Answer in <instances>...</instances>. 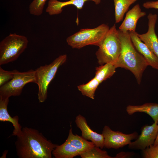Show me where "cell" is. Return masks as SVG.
I'll list each match as a JSON object with an SVG mask.
<instances>
[{"mask_svg":"<svg viewBox=\"0 0 158 158\" xmlns=\"http://www.w3.org/2000/svg\"><path fill=\"white\" fill-rule=\"evenodd\" d=\"M19 158H51L53 150L58 145L48 140L35 129L24 127L17 136L15 142Z\"/></svg>","mask_w":158,"mask_h":158,"instance_id":"cell-1","label":"cell"},{"mask_svg":"<svg viewBox=\"0 0 158 158\" xmlns=\"http://www.w3.org/2000/svg\"><path fill=\"white\" fill-rule=\"evenodd\" d=\"M121 44V52L116 63L117 68H123L134 75L138 84H140L143 73L148 64L144 57L136 49L129 32L123 33L118 30Z\"/></svg>","mask_w":158,"mask_h":158,"instance_id":"cell-2","label":"cell"},{"mask_svg":"<svg viewBox=\"0 0 158 158\" xmlns=\"http://www.w3.org/2000/svg\"><path fill=\"white\" fill-rule=\"evenodd\" d=\"M96 53L98 63L101 66L109 63H116L121 51L118 30L115 24L110 28Z\"/></svg>","mask_w":158,"mask_h":158,"instance_id":"cell-3","label":"cell"},{"mask_svg":"<svg viewBox=\"0 0 158 158\" xmlns=\"http://www.w3.org/2000/svg\"><path fill=\"white\" fill-rule=\"evenodd\" d=\"M109 29L107 25L102 24L93 28L81 29L68 37L66 42L73 48L79 49L88 45L99 47Z\"/></svg>","mask_w":158,"mask_h":158,"instance_id":"cell-4","label":"cell"},{"mask_svg":"<svg viewBox=\"0 0 158 158\" xmlns=\"http://www.w3.org/2000/svg\"><path fill=\"white\" fill-rule=\"evenodd\" d=\"M28 42L26 37L16 33L6 36L0 43V65L16 60L26 48Z\"/></svg>","mask_w":158,"mask_h":158,"instance_id":"cell-5","label":"cell"},{"mask_svg":"<svg viewBox=\"0 0 158 158\" xmlns=\"http://www.w3.org/2000/svg\"><path fill=\"white\" fill-rule=\"evenodd\" d=\"M67 58L66 54L60 55L51 63L41 66L35 70L36 84L38 87V97L40 102L46 100L49 85L59 68L65 62Z\"/></svg>","mask_w":158,"mask_h":158,"instance_id":"cell-6","label":"cell"},{"mask_svg":"<svg viewBox=\"0 0 158 158\" xmlns=\"http://www.w3.org/2000/svg\"><path fill=\"white\" fill-rule=\"evenodd\" d=\"M14 70L13 78L0 87V97L9 98L11 96H18L26 84L30 83H36L35 70H30L24 72Z\"/></svg>","mask_w":158,"mask_h":158,"instance_id":"cell-7","label":"cell"},{"mask_svg":"<svg viewBox=\"0 0 158 158\" xmlns=\"http://www.w3.org/2000/svg\"><path fill=\"white\" fill-rule=\"evenodd\" d=\"M102 134L104 138V147L116 149L128 145L132 140L136 139L139 136L135 131L125 134L119 131H113L107 126H104Z\"/></svg>","mask_w":158,"mask_h":158,"instance_id":"cell-8","label":"cell"},{"mask_svg":"<svg viewBox=\"0 0 158 158\" xmlns=\"http://www.w3.org/2000/svg\"><path fill=\"white\" fill-rule=\"evenodd\" d=\"M158 133V124L154 122L152 125L142 127L141 133L137 138L128 145V148L134 150H141L154 144Z\"/></svg>","mask_w":158,"mask_h":158,"instance_id":"cell-9","label":"cell"},{"mask_svg":"<svg viewBox=\"0 0 158 158\" xmlns=\"http://www.w3.org/2000/svg\"><path fill=\"white\" fill-rule=\"evenodd\" d=\"M148 30L143 34L137 33L138 37L158 58V38L155 32L157 16L150 13L147 16Z\"/></svg>","mask_w":158,"mask_h":158,"instance_id":"cell-10","label":"cell"},{"mask_svg":"<svg viewBox=\"0 0 158 158\" xmlns=\"http://www.w3.org/2000/svg\"><path fill=\"white\" fill-rule=\"evenodd\" d=\"M75 123L81 130L82 136L87 140H91L95 145L102 149L104 147V138L100 134L93 130L87 124L85 118L80 114L75 117Z\"/></svg>","mask_w":158,"mask_h":158,"instance_id":"cell-11","label":"cell"},{"mask_svg":"<svg viewBox=\"0 0 158 158\" xmlns=\"http://www.w3.org/2000/svg\"><path fill=\"white\" fill-rule=\"evenodd\" d=\"M132 42L137 51L145 59L149 66L158 70V58L138 37L136 32H129Z\"/></svg>","mask_w":158,"mask_h":158,"instance_id":"cell-12","label":"cell"},{"mask_svg":"<svg viewBox=\"0 0 158 158\" xmlns=\"http://www.w3.org/2000/svg\"><path fill=\"white\" fill-rule=\"evenodd\" d=\"M146 15L145 12L141 11L139 4L135 5L128 11L118 30L125 33L127 32H136V28L138 20Z\"/></svg>","mask_w":158,"mask_h":158,"instance_id":"cell-13","label":"cell"},{"mask_svg":"<svg viewBox=\"0 0 158 158\" xmlns=\"http://www.w3.org/2000/svg\"><path fill=\"white\" fill-rule=\"evenodd\" d=\"M91 1L96 5L99 4L101 0H70L61 2L58 0H49L46 11L50 16L58 15L63 11V8L69 5H73L78 9H82L86 1Z\"/></svg>","mask_w":158,"mask_h":158,"instance_id":"cell-14","label":"cell"},{"mask_svg":"<svg viewBox=\"0 0 158 158\" xmlns=\"http://www.w3.org/2000/svg\"><path fill=\"white\" fill-rule=\"evenodd\" d=\"M9 102V98L0 97V121L11 123L14 127L12 135L17 136L21 133L22 127L18 123V116L12 117L9 114L7 109Z\"/></svg>","mask_w":158,"mask_h":158,"instance_id":"cell-15","label":"cell"},{"mask_svg":"<svg viewBox=\"0 0 158 158\" xmlns=\"http://www.w3.org/2000/svg\"><path fill=\"white\" fill-rule=\"evenodd\" d=\"M126 111L130 115L136 112L145 113L152 118L154 122L158 124V103H147L142 105H128Z\"/></svg>","mask_w":158,"mask_h":158,"instance_id":"cell-16","label":"cell"},{"mask_svg":"<svg viewBox=\"0 0 158 158\" xmlns=\"http://www.w3.org/2000/svg\"><path fill=\"white\" fill-rule=\"evenodd\" d=\"M80 153L66 140L61 145H58L52 152V155L56 158H73Z\"/></svg>","mask_w":158,"mask_h":158,"instance_id":"cell-17","label":"cell"},{"mask_svg":"<svg viewBox=\"0 0 158 158\" xmlns=\"http://www.w3.org/2000/svg\"><path fill=\"white\" fill-rule=\"evenodd\" d=\"M66 140L77 148L81 153L90 150L95 145L91 141H87L82 136L76 134L74 135L71 128L69 130L68 135Z\"/></svg>","mask_w":158,"mask_h":158,"instance_id":"cell-18","label":"cell"},{"mask_svg":"<svg viewBox=\"0 0 158 158\" xmlns=\"http://www.w3.org/2000/svg\"><path fill=\"white\" fill-rule=\"evenodd\" d=\"M116 68L115 63H109L101 65L96 68L94 77L101 83L111 77L115 73Z\"/></svg>","mask_w":158,"mask_h":158,"instance_id":"cell-19","label":"cell"},{"mask_svg":"<svg viewBox=\"0 0 158 158\" xmlns=\"http://www.w3.org/2000/svg\"><path fill=\"white\" fill-rule=\"evenodd\" d=\"M137 0H114L115 23L122 21L130 6Z\"/></svg>","mask_w":158,"mask_h":158,"instance_id":"cell-20","label":"cell"},{"mask_svg":"<svg viewBox=\"0 0 158 158\" xmlns=\"http://www.w3.org/2000/svg\"><path fill=\"white\" fill-rule=\"evenodd\" d=\"M100 84L98 80L94 77L87 83L80 85L77 87L83 95L94 99L95 91Z\"/></svg>","mask_w":158,"mask_h":158,"instance_id":"cell-21","label":"cell"},{"mask_svg":"<svg viewBox=\"0 0 158 158\" xmlns=\"http://www.w3.org/2000/svg\"><path fill=\"white\" fill-rule=\"evenodd\" d=\"M99 147L95 145L90 150L80 153L82 158H112L107 152L102 150Z\"/></svg>","mask_w":158,"mask_h":158,"instance_id":"cell-22","label":"cell"},{"mask_svg":"<svg viewBox=\"0 0 158 158\" xmlns=\"http://www.w3.org/2000/svg\"><path fill=\"white\" fill-rule=\"evenodd\" d=\"M47 0H33L29 6L30 14L39 16L43 13L44 5Z\"/></svg>","mask_w":158,"mask_h":158,"instance_id":"cell-23","label":"cell"},{"mask_svg":"<svg viewBox=\"0 0 158 158\" xmlns=\"http://www.w3.org/2000/svg\"><path fill=\"white\" fill-rule=\"evenodd\" d=\"M144 158H158V144L153 145L142 150Z\"/></svg>","mask_w":158,"mask_h":158,"instance_id":"cell-24","label":"cell"},{"mask_svg":"<svg viewBox=\"0 0 158 158\" xmlns=\"http://www.w3.org/2000/svg\"><path fill=\"white\" fill-rule=\"evenodd\" d=\"M14 70L6 71L0 67V86L5 84L11 80L13 77Z\"/></svg>","mask_w":158,"mask_h":158,"instance_id":"cell-25","label":"cell"},{"mask_svg":"<svg viewBox=\"0 0 158 158\" xmlns=\"http://www.w3.org/2000/svg\"><path fill=\"white\" fill-rule=\"evenodd\" d=\"M142 6L144 8L146 9H158V1H147L144 3Z\"/></svg>","mask_w":158,"mask_h":158,"instance_id":"cell-26","label":"cell"},{"mask_svg":"<svg viewBox=\"0 0 158 158\" xmlns=\"http://www.w3.org/2000/svg\"><path fill=\"white\" fill-rule=\"evenodd\" d=\"M130 154L129 153H125L124 152H120L117 154L114 158H123L129 156Z\"/></svg>","mask_w":158,"mask_h":158,"instance_id":"cell-27","label":"cell"},{"mask_svg":"<svg viewBox=\"0 0 158 158\" xmlns=\"http://www.w3.org/2000/svg\"><path fill=\"white\" fill-rule=\"evenodd\" d=\"M157 144H158V133L156 140L153 145H156Z\"/></svg>","mask_w":158,"mask_h":158,"instance_id":"cell-28","label":"cell"}]
</instances>
